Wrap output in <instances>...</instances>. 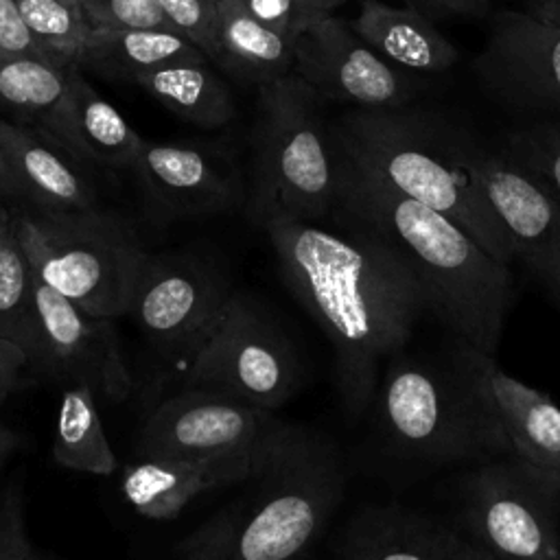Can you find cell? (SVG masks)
<instances>
[{
  "label": "cell",
  "instance_id": "obj_1",
  "mask_svg": "<svg viewBox=\"0 0 560 560\" xmlns=\"http://www.w3.org/2000/svg\"><path fill=\"white\" fill-rule=\"evenodd\" d=\"M280 267V278L315 319L332 348L339 400L350 418L374 402L381 368L411 339L431 311L411 262L385 238L348 228L324 230L284 214L258 223Z\"/></svg>",
  "mask_w": 560,
  "mask_h": 560
},
{
  "label": "cell",
  "instance_id": "obj_2",
  "mask_svg": "<svg viewBox=\"0 0 560 560\" xmlns=\"http://www.w3.org/2000/svg\"><path fill=\"white\" fill-rule=\"evenodd\" d=\"M337 168L332 214L343 225L392 243L411 262L431 311L455 339L494 357L512 302L510 265L488 254L446 214L402 195L339 153Z\"/></svg>",
  "mask_w": 560,
  "mask_h": 560
},
{
  "label": "cell",
  "instance_id": "obj_3",
  "mask_svg": "<svg viewBox=\"0 0 560 560\" xmlns=\"http://www.w3.org/2000/svg\"><path fill=\"white\" fill-rule=\"evenodd\" d=\"M243 483L179 545L182 560H304L341 503L346 472L328 438L276 420Z\"/></svg>",
  "mask_w": 560,
  "mask_h": 560
},
{
  "label": "cell",
  "instance_id": "obj_4",
  "mask_svg": "<svg viewBox=\"0 0 560 560\" xmlns=\"http://www.w3.org/2000/svg\"><path fill=\"white\" fill-rule=\"evenodd\" d=\"M330 136L350 164L446 214L497 260H514L508 234L472 175L475 142L455 125L413 105L352 109L330 127Z\"/></svg>",
  "mask_w": 560,
  "mask_h": 560
},
{
  "label": "cell",
  "instance_id": "obj_5",
  "mask_svg": "<svg viewBox=\"0 0 560 560\" xmlns=\"http://www.w3.org/2000/svg\"><path fill=\"white\" fill-rule=\"evenodd\" d=\"M483 359L457 339L440 354H394L372 402L387 451L438 466L512 455Z\"/></svg>",
  "mask_w": 560,
  "mask_h": 560
},
{
  "label": "cell",
  "instance_id": "obj_6",
  "mask_svg": "<svg viewBox=\"0 0 560 560\" xmlns=\"http://www.w3.org/2000/svg\"><path fill=\"white\" fill-rule=\"evenodd\" d=\"M15 234L33 273L83 311L120 317L131 308L133 291L149 252L133 225L109 210L11 208Z\"/></svg>",
  "mask_w": 560,
  "mask_h": 560
},
{
  "label": "cell",
  "instance_id": "obj_7",
  "mask_svg": "<svg viewBox=\"0 0 560 560\" xmlns=\"http://www.w3.org/2000/svg\"><path fill=\"white\" fill-rule=\"evenodd\" d=\"M322 96L295 72L258 85V122L249 214L315 223L337 203V151L324 125Z\"/></svg>",
  "mask_w": 560,
  "mask_h": 560
},
{
  "label": "cell",
  "instance_id": "obj_8",
  "mask_svg": "<svg viewBox=\"0 0 560 560\" xmlns=\"http://www.w3.org/2000/svg\"><path fill=\"white\" fill-rule=\"evenodd\" d=\"M300 383V361L280 324L252 295L234 291L192 354L184 389H208L273 411Z\"/></svg>",
  "mask_w": 560,
  "mask_h": 560
},
{
  "label": "cell",
  "instance_id": "obj_9",
  "mask_svg": "<svg viewBox=\"0 0 560 560\" xmlns=\"http://www.w3.org/2000/svg\"><path fill=\"white\" fill-rule=\"evenodd\" d=\"M462 514L492 560H560V490L514 455L466 475Z\"/></svg>",
  "mask_w": 560,
  "mask_h": 560
},
{
  "label": "cell",
  "instance_id": "obj_10",
  "mask_svg": "<svg viewBox=\"0 0 560 560\" xmlns=\"http://www.w3.org/2000/svg\"><path fill=\"white\" fill-rule=\"evenodd\" d=\"M234 291L221 271L197 256L149 254L129 313L153 348L190 361Z\"/></svg>",
  "mask_w": 560,
  "mask_h": 560
},
{
  "label": "cell",
  "instance_id": "obj_11",
  "mask_svg": "<svg viewBox=\"0 0 560 560\" xmlns=\"http://www.w3.org/2000/svg\"><path fill=\"white\" fill-rule=\"evenodd\" d=\"M293 72L322 98L354 109L405 107L422 88L413 72L389 63L354 33L350 22L332 13L295 37Z\"/></svg>",
  "mask_w": 560,
  "mask_h": 560
},
{
  "label": "cell",
  "instance_id": "obj_12",
  "mask_svg": "<svg viewBox=\"0 0 560 560\" xmlns=\"http://www.w3.org/2000/svg\"><path fill=\"white\" fill-rule=\"evenodd\" d=\"M33 284L37 313L33 365L70 385L83 383L107 402H122L131 392V374L122 361L114 319L83 311L37 276Z\"/></svg>",
  "mask_w": 560,
  "mask_h": 560
},
{
  "label": "cell",
  "instance_id": "obj_13",
  "mask_svg": "<svg viewBox=\"0 0 560 560\" xmlns=\"http://www.w3.org/2000/svg\"><path fill=\"white\" fill-rule=\"evenodd\" d=\"M129 171L162 219L219 214L245 199L234 153L217 142L142 140Z\"/></svg>",
  "mask_w": 560,
  "mask_h": 560
},
{
  "label": "cell",
  "instance_id": "obj_14",
  "mask_svg": "<svg viewBox=\"0 0 560 560\" xmlns=\"http://www.w3.org/2000/svg\"><path fill=\"white\" fill-rule=\"evenodd\" d=\"M470 168L514 258L551 293H560V195L505 151L475 147Z\"/></svg>",
  "mask_w": 560,
  "mask_h": 560
},
{
  "label": "cell",
  "instance_id": "obj_15",
  "mask_svg": "<svg viewBox=\"0 0 560 560\" xmlns=\"http://www.w3.org/2000/svg\"><path fill=\"white\" fill-rule=\"evenodd\" d=\"M472 70L505 105L560 116V31L529 13L497 11Z\"/></svg>",
  "mask_w": 560,
  "mask_h": 560
},
{
  "label": "cell",
  "instance_id": "obj_16",
  "mask_svg": "<svg viewBox=\"0 0 560 560\" xmlns=\"http://www.w3.org/2000/svg\"><path fill=\"white\" fill-rule=\"evenodd\" d=\"M267 409L219 392L182 389L162 400L140 433L142 457H206L254 448L276 424Z\"/></svg>",
  "mask_w": 560,
  "mask_h": 560
},
{
  "label": "cell",
  "instance_id": "obj_17",
  "mask_svg": "<svg viewBox=\"0 0 560 560\" xmlns=\"http://www.w3.org/2000/svg\"><path fill=\"white\" fill-rule=\"evenodd\" d=\"M341 560H492L470 536L398 503L368 505L343 527Z\"/></svg>",
  "mask_w": 560,
  "mask_h": 560
},
{
  "label": "cell",
  "instance_id": "obj_18",
  "mask_svg": "<svg viewBox=\"0 0 560 560\" xmlns=\"http://www.w3.org/2000/svg\"><path fill=\"white\" fill-rule=\"evenodd\" d=\"M0 153L15 199L31 208H96L98 195L77 168V158L44 129L0 118Z\"/></svg>",
  "mask_w": 560,
  "mask_h": 560
},
{
  "label": "cell",
  "instance_id": "obj_19",
  "mask_svg": "<svg viewBox=\"0 0 560 560\" xmlns=\"http://www.w3.org/2000/svg\"><path fill=\"white\" fill-rule=\"evenodd\" d=\"M256 446L206 457H142L125 468L120 490L140 516L168 521L201 492L241 483L252 470Z\"/></svg>",
  "mask_w": 560,
  "mask_h": 560
},
{
  "label": "cell",
  "instance_id": "obj_20",
  "mask_svg": "<svg viewBox=\"0 0 560 560\" xmlns=\"http://www.w3.org/2000/svg\"><path fill=\"white\" fill-rule=\"evenodd\" d=\"M483 372L512 455L560 490V407L549 394L503 372L492 354Z\"/></svg>",
  "mask_w": 560,
  "mask_h": 560
},
{
  "label": "cell",
  "instance_id": "obj_21",
  "mask_svg": "<svg viewBox=\"0 0 560 560\" xmlns=\"http://www.w3.org/2000/svg\"><path fill=\"white\" fill-rule=\"evenodd\" d=\"M77 160L107 168H131L144 138L107 103L72 63L63 105L48 131Z\"/></svg>",
  "mask_w": 560,
  "mask_h": 560
},
{
  "label": "cell",
  "instance_id": "obj_22",
  "mask_svg": "<svg viewBox=\"0 0 560 560\" xmlns=\"http://www.w3.org/2000/svg\"><path fill=\"white\" fill-rule=\"evenodd\" d=\"M350 26L381 57L413 74H440L459 59V50L435 26V20L409 4L392 7L381 0H361Z\"/></svg>",
  "mask_w": 560,
  "mask_h": 560
},
{
  "label": "cell",
  "instance_id": "obj_23",
  "mask_svg": "<svg viewBox=\"0 0 560 560\" xmlns=\"http://www.w3.org/2000/svg\"><path fill=\"white\" fill-rule=\"evenodd\" d=\"M177 61H208V55L171 28H94L90 31L77 66L133 81L142 72Z\"/></svg>",
  "mask_w": 560,
  "mask_h": 560
},
{
  "label": "cell",
  "instance_id": "obj_24",
  "mask_svg": "<svg viewBox=\"0 0 560 560\" xmlns=\"http://www.w3.org/2000/svg\"><path fill=\"white\" fill-rule=\"evenodd\" d=\"M214 61L262 85L293 72L295 37L258 22L234 0H217Z\"/></svg>",
  "mask_w": 560,
  "mask_h": 560
},
{
  "label": "cell",
  "instance_id": "obj_25",
  "mask_svg": "<svg viewBox=\"0 0 560 560\" xmlns=\"http://www.w3.org/2000/svg\"><path fill=\"white\" fill-rule=\"evenodd\" d=\"M131 83L149 92L179 118L203 129H219L236 114L228 85L206 61L168 63L138 74Z\"/></svg>",
  "mask_w": 560,
  "mask_h": 560
},
{
  "label": "cell",
  "instance_id": "obj_26",
  "mask_svg": "<svg viewBox=\"0 0 560 560\" xmlns=\"http://www.w3.org/2000/svg\"><path fill=\"white\" fill-rule=\"evenodd\" d=\"M52 459L61 468L103 477L112 475L118 466L116 453L103 431L96 396L83 383H72L63 389L52 440Z\"/></svg>",
  "mask_w": 560,
  "mask_h": 560
},
{
  "label": "cell",
  "instance_id": "obj_27",
  "mask_svg": "<svg viewBox=\"0 0 560 560\" xmlns=\"http://www.w3.org/2000/svg\"><path fill=\"white\" fill-rule=\"evenodd\" d=\"M70 66L0 55V107L35 120L48 133L66 98Z\"/></svg>",
  "mask_w": 560,
  "mask_h": 560
},
{
  "label": "cell",
  "instance_id": "obj_28",
  "mask_svg": "<svg viewBox=\"0 0 560 560\" xmlns=\"http://www.w3.org/2000/svg\"><path fill=\"white\" fill-rule=\"evenodd\" d=\"M35 276L15 234L13 219L0 234V337L22 346L31 365L37 352Z\"/></svg>",
  "mask_w": 560,
  "mask_h": 560
},
{
  "label": "cell",
  "instance_id": "obj_29",
  "mask_svg": "<svg viewBox=\"0 0 560 560\" xmlns=\"http://www.w3.org/2000/svg\"><path fill=\"white\" fill-rule=\"evenodd\" d=\"M20 13L33 37L61 66L77 63V57L92 31L83 13L61 0H18Z\"/></svg>",
  "mask_w": 560,
  "mask_h": 560
},
{
  "label": "cell",
  "instance_id": "obj_30",
  "mask_svg": "<svg viewBox=\"0 0 560 560\" xmlns=\"http://www.w3.org/2000/svg\"><path fill=\"white\" fill-rule=\"evenodd\" d=\"M501 151L560 195V116H542L514 129Z\"/></svg>",
  "mask_w": 560,
  "mask_h": 560
},
{
  "label": "cell",
  "instance_id": "obj_31",
  "mask_svg": "<svg viewBox=\"0 0 560 560\" xmlns=\"http://www.w3.org/2000/svg\"><path fill=\"white\" fill-rule=\"evenodd\" d=\"M94 28H171L158 0H79Z\"/></svg>",
  "mask_w": 560,
  "mask_h": 560
},
{
  "label": "cell",
  "instance_id": "obj_32",
  "mask_svg": "<svg viewBox=\"0 0 560 560\" xmlns=\"http://www.w3.org/2000/svg\"><path fill=\"white\" fill-rule=\"evenodd\" d=\"M241 9H245L258 22L298 37L313 22L332 13V4L328 0H234Z\"/></svg>",
  "mask_w": 560,
  "mask_h": 560
},
{
  "label": "cell",
  "instance_id": "obj_33",
  "mask_svg": "<svg viewBox=\"0 0 560 560\" xmlns=\"http://www.w3.org/2000/svg\"><path fill=\"white\" fill-rule=\"evenodd\" d=\"M171 26L197 44L208 59L217 55V0H158Z\"/></svg>",
  "mask_w": 560,
  "mask_h": 560
},
{
  "label": "cell",
  "instance_id": "obj_34",
  "mask_svg": "<svg viewBox=\"0 0 560 560\" xmlns=\"http://www.w3.org/2000/svg\"><path fill=\"white\" fill-rule=\"evenodd\" d=\"M0 560H42L26 534L22 492L9 483H4L0 503Z\"/></svg>",
  "mask_w": 560,
  "mask_h": 560
},
{
  "label": "cell",
  "instance_id": "obj_35",
  "mask_svg": "<svg viewBox=\"0 0 560 560\" xmlns=\"http://www.w3.org/2000/svg\"><path fill=\"white\" fill-rule=\"evenodd\" d=\"M0 55H18V57H35V59H46L57 66L50 57V52L33 37L28 31L18 0H0Z\"/></svg>",
  "mask_w": 560,
  "mask_h": 560
},
{
  "label": "cell",
  "instance_id": "obj_36",
  "mask_svg": "<svg viewBox=\"0 0 560 560\" xmlns=\"http://www.w3.org/2000/svg\"><path fill=\"white\" fill-rule=\"evenodd\" d=\"M431 20L481 18L490 9V0H405Z\"/></svg>",
  "mask_w": 560,
  "mask_h": 560
},
{
  "label": "cell",
  "instance_id": "obj_37",
  "mask_svg": "<svg viewBox=\"0 0 560 560\" xmlns=\"http://www.w3.org/2000/svg\"><path fill=\"white\" fill-rule=\"evenodd\" d=\"M28 365H31L28 352L22 346L0 337V407L18 387Z\"/></svg>",
  "mask_w": 560,
  "mask_h": 560
},
{
  "label": "cell",
  "instance_id": "obj_38",
  "mask_svg": "<svg viewBox=\"0 0 560 560\" xmlns=\"http://www.w3.org/2000/svg\"><path fill=\"white\" fill-rule=\"evenodd\" d=\"M525 13L560 31V0H529L525 7Z\"/></svg>",
  "mask_w": 560,
  "mask_h": 560
},
{
  "label": "cell",
  "instance_id": "obj_39",
  "mask_svg": "<svg viewBox=\"0 0 560 560\" xmlns=\"http://www.w3.org/2000/svg\"><path fill=\"white\" fill-rule=\"evenodd\" d=\"M18 446H20V438L9 427L0 424V503H2V490H4V483H2L4 468Z\"/></svg>",
  "mask_w": 560,
  "mask_h": 560
},
{
  "label": "cell",
  "instance_id": "obj_40",
  "mask_svg": "<svg viewBox=\"0 0 560 560\" xmlns=\"http://www.w3.org/2000/svg\"><path fill=\"white\" fill-rule=\"evenodd\" d=\"M0 199H15L11 179H9L7 168H4V162H2V153H0Z\"/></svg>",
  "mask_w": 560,
  "mask_h": 560
},
{
  "label": "cell",
  "instance_id": "obj_41",
  "mask_svg": "<svg viewBox=\"0 0 560 560\" xmlns=\"http://www.w3.org/2000/svg\"><path fill=\"white\" fill-rule=\"evenodd\" d=\"M13 214H11V208L4 206V199H0V234L4 232V228L11 223Z\"/></svg>",
  "mask_w": 560,
  "mask_h": 560
},
{
  "label": "cell",
  "instance_id": "obj_42",
  "mask_svg": "<svg viewBox=\"0 0 560 560\" xmlns=\"http://www.w3.org/2000/svg\"><path fill=\"white\" fill-rule=\"evenodd\" d=\"M61 2H66V4H70V7H74V9L81 11V2H79V0H61Z\"/></svg>",
  "mask_w": 560,
  "mask_h": 560
},
{
  "label": "cell",
  "instance_id": "obj_43",
  "mask_svg": "<svg viewBox=\"0 0 560 560\" xmlns=\"http://www.w3.org/2000/svg\"><path fill=\"white\" fill-rule=\"evenodd\" d=\"M551 298H553V304L560 308V293H551Z\"/></svg>",
  "mask_w": 560,
  "mask_h": 560
},
{
  "label": "cell",
  "instance_id": "obj_44",
  "mask_svg": "<svg viewBox=\"0 0 560 560\" xmlns=\"http://www.w3.org/2000/svg\"><path fill=\"white\" fill-rule=\"evenodd\" d=\"M328 2H330V4H332V7H339V4H343V2H346V0H328Z\"/></svg>",
  "mask_w": 560,
  "mask_h": 560
}]
</instances>
